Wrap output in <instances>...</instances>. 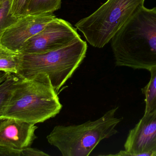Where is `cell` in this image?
I'll list each match as a JSON object with an SVG mask.
<instances>
[{
    "instance_id": "obj_2",
    "label": "cell",
    "mask_w": 156,
    "mask_h": 156,
    "mask_svg": "<svg viewBox=\"0 0 156 156\" xmlns=\"http://www.w3.org/2000/svg\"><path fill=\"white\" fill-rule=\"evenodd\" d=\"M62 108L48 76L40 74L31 80L19 78L1 118L35 125L56 116Z\"/></svg>"
},
{
    "instance_id": "obj_6",
    "label": "cell",
    "mask_w": 156,
    "mask_h": 156,
    "mask_svg": "<svg viewBox=\"0 0 156 156\" xmlns=\"http://www.w3.org/2000/svg\"><path fill=\"white\" fill-rule=\"evenodd\" d=\"M80 37L69 22L56 18L37 34L25 42L19 53L37 54L61 48Z\"/></svg>"
},
{
    "instance_id": "obj_12",
    "label": "cell",
    "mask_w": 156,
    "mask_h": 156,
    "mask_svg": "<svg viewBox=\"0 0 156 156\" xmlns=\"http://www.w3.org/2000/svg\"><path fill=\"white\" fill-rule=\"evenodd\" d=\"M62 0H29L27 14L54 13L61 8Z\"/></svg>"
},
{
    "instance_id": "obj_17",
    "label": "cell",
    "mask_w": 156,
    "mask_h": 156,
    "mask_svg": "<svg viewBox=\"0 0 156 156\" xmlns=\"http://www.w3.org/2000/svg\"><path fill=\"white\" fill-rule=\"evenodd\" d=\"M23 156H48V154L38 149L27 147L23 149Z\"/></svg>"
},
{
    "instance_id": "obj_8",
    "label": "cell",
    "mask_w": 156,
    "mask_h": 156,
    "mask_svg": "<svg viewBox=\"0 0 156 156\" xmlns=\"http://www.w3.org/2000/svg\"><path fill=\"white\" fill-rule=\"evenodd\" d=\"M124 148L112 155L156 156V113L144 114L129 131Z\"/></svg>"
},
{
    "instance_id": "obj_16",
    "label": "cell",
    "mask_w": 156,
    "mask_h": 156,
    "mask_svg": "<svg viewBox=\"0 0 156 156\" xmlns=\"http://www.w3.org/2000/svg\"><path fill=\"white\" fill-rule=\"evenodd\" d=\"M0 156H23V149L19 150L0 145Z\"/></svg>"
},
{
    "instance_id": "obj_11",
    "label": "cell",
    "mask_w": 156,
    "mask_h": 156,
    "mask_svg": "<svg viewBox=\"0 0 156 156\" xmlns=\"http://www.w3.org/2000/svg\"><path fill=\"white\" fill-rule=\"evenodd\" d=\"M21 54L0 46V71L16 75L20 66Z\"/></svg>"
},
{
    "instance_id": "obj_1",
    "label": "cell",
    "mask_w": 156,
    "mask_h": 156,
    "mask_svg": "<svg viewBox=\"0 0 156 156\" xmlns=\"http://www.w3.org/2000/svg\"><path fill=\"white\" fill-rule=\"evenodd\" d=\"M111 41L115 66L147 70L156 67V7L141 6Z\"/></svg>"
},
{
    "instance_id": "obj_18",
    "label": "cell",
    "mask_w": 156,
    "mask_h": 156,
    "mask_svg": "<svg viewBox=\"0 0 156 156\" xmlns=\"http://www.w3.org/2000/svg\"><path fill=\"white\" fill-rule=\"evenodd\" d=\"M10 74V73L0 71V84L7 78Z\"/></svg>"
},
{
    "instance_id": "obj_15",
    "label": "cell",
    "mask_w": 156,
    "mask_h": 156,
    "mask_svg": "<svg viewBox=\"0 0 156 156\" xmlns=\"http://www.w3.org/2000/svg\"><path fill=\"white\" fill-rule=\"evenodd\" d=\"M29 0H11V12L16 18L27 14Z\"/></svg>"
},
{
    "instance_id": "obj_14",
    "label": "cell",
    "mask_w": 156,
    "mask_h": 156,
    "mask_svg": "<svg viewBox=\"0 0 156 156\" xmlns=\"http://www.w3.org/2000/svg\"><path fill=\"white\" fill-rule=\"evenodd\" d=\"M18 19L11 13V0H4L0 6V46H2L1 39L5 31Z\"/></svg>"
},
{
    "instance_id": "obj_13",
    "label": "cell",
    "mask_w": 156,
    "mask_h": 156,
    "mask_svg": "<svg viewBox=\"0 0 156 156\" xmlns=\"http://www.w3.org/2000/svg\"><path fill=\"white\" fill-rule=\"evenodd\" d=\"M18 79L19 78L15 74H10L7 78L0 84V118Z\"/></svg>"
},
{
    "instance_id": "obj_5",
    "label": "cell",
    "mask_w": 156,
    "mask_h": 156,
    "mask_svg": "<svg viewBox=\"0 0 156 156\" xmlns=\"http://www.w3.org/2000/svg\"><path fill=\"white\" fill-rule=\"evenodd\" d=\"M145 0H107L95 12L78 21L76 29L94 47L102 48L141 6Z\"/></svg>"
},
{
    "instance_id": "obj_3",
    "label": "cell",
    "mask_w": 156,
    "mask_h": 156,
    "mask_svg": "<svg viewBox=\"0 0 156 156\" xmlns=\"http://www.w3.org/2000/svg\"><path fill=\"white\" fill-rule=\"evenodd\" d=\"M87 49L86 42L80 37L65 46L47 53L20 54V66L16 75L31 80L44 74L58 93L85 57Z\"/></svg>"
},
{
    "instance_id": "obj_19",
    "label": "cell",
    "mask_w": 156,
    "mask_h": 156,
    "mask_svg": "<svg viewBox=\"0 0 156 156\" xmlns=\"http://www.w3.org/2000/svg\"><path fill=\"white\" fill-rule=\"evenodd\" d=\"M4 1V0H0V6L2 5V3Z\"/></svg>"
},
{
    "instance_id": "obj_7",
    "label": "cell",
    "mask_w": 156,
    "mask_h": 156,
    "mask_svg": "<svg viewBox=\"0 0 156 156\" xmlns=\"http://www.w3.org/2000/svg\"><path fill=\"white\" fill-rule=\"evenodd\" d=\"M56 18L54 13L23 16L5 30L1 39V45L13 52L19 53L25 42Z\"/></svg>"
},
{
    "instance_id": "obj_10",
    "label": "cell",
    "mask_w": 156,
    "mask_h": 156,
    "mask_svg": "<svg viewBox=\"0 0 156 156\" xmlns=\"http://www.w3.org/2000/svg\"><path fill=\"white\" fill-rule=\"evenodd\" d=\"M151 77L149 82L142 89L144 95L145 108L144 114H152L156 113V67L148 69Z\"/></svg>"
},
{
    "instance_id": "obj_9",
    "label": "cell",
    "mask_w": 156,
    "mask_h": 156,
    "mask_svg": "<svg viewBox=\"0 0 156 156\" xmlns=\"http://www.w3.org/2000/svg\"><path fill=\"white\" fill-rule=\"evenodd\" d=\"M35 125L17 119L0 118V145L22 150L37 138Z\"/></svg>"
},
{
    "instance_id": "obj_4",
    "label": "cell",
    "mask_w": 156,
    "mask_h": 156,
    "mask_svg": "<svg viewBox=\"0 0 156 156\" xmlns=\"http://www.w3.org/2000/svg\"><path fill=\"white\" fill-rule=\"evenodd\" d=\"M118 107L101 118L80 125H56L47 136L48 143L63 156H88L104 139L118 133L115 128L122 118L115 117Z\"/></svg>"
}]
</instances>
